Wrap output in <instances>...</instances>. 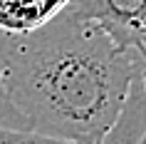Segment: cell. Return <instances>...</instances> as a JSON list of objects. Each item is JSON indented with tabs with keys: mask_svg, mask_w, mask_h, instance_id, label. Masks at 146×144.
<instances>
[{
	"mask_svg": "<svg viewBox=\"0 0 146 144\" xmlns=\"http://www.w3.org/2000/svg\"><path fill=\"white\" fill-rule=\"evenodd\" d=\"M136 75L99 25L62 10L30 35L0 32V77L27 129L69 144H97L116 122Z\"/></svg>",
	"mask_w": 146,
	"mask_h": 144,
	"instance_id": "obj_1",
	"label": "cell"
},
{
	"mask_svg": "<svg viewBox=\"0 0 146 144\" xmlns=\"http://www.w3.org/2000/svg\"><path fill=\"white\" fill-rule=\"evenodd\" d=\"M64 10L99 25L124 52L146 38V0H72Z\"/></svg>",
	"mask_w": 146,
	"mask_h": 144,
	"instance_id": "obj_2",
	"label": "cell"
},
{
	"mask_svg": "<svg viewBox=\"0 0 146 144\" xmlns=\"http://www.w3.org/2000/svg\"><path fill=\"white\" fill-rule=\"evenodd\" d=\"M72 0H0V32L30 35L52 23Z\"/></svg>",
	"mask_w": 146,
	"mask_h": 144,
	"instance_id": "obj_3",
	"label": "cell"
},
{
	"mask_svg": "<svg viewBox=\"0 0 146 144\" xmlns=\"http://www.w3.org/2000/svg\"><path fill=\"white\" fill-rule=\"evenodd\" d=\"M0 129H17V132H30L27 122L23 119V114L17 112L13 102L8 99V92L3 87V77H0Z\"/></svg>",
	"mask_w": 146,
	"mask_h": 144,
	"instance_id": "obj_4",
	"label": "cell"
},
{
	"mask_svg": "<svg viewBox=\"0 0 146 144\" xmlns=\"http://www.w3.org/2000/svg\"><path fill=\"white\" fill-rule=\"evenodd\" d=\"M0 144H69L50 137H40L35 132H17V129H0Z\"/></svg>",
	"mask_w": 146,
	"mask_h": 144,
	"instance_id": "obj_5",
	"label": "cell"
},
{
	"mask_svg": "<svg viewBox=\"0 0 146 144\" xmlns=\"http://www.w3.org/2000/svg\"><path fill=\"white\" fill-rule=\"evenodd\" d=\"M134 50H136V77H139V82L144 87V94H146V38L141 40ZM139 144H146V132H144V137H141Z\"/></svg>",
	"mask_w": 146,
	"mask_h": 144,
	"instance_id": "obj_6",
	"label": "cell"
}]
</instances>
